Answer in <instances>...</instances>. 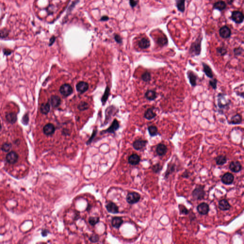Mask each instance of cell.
Masks as SVG:
<instances>
[{
  "instance_id": "4",
  "label": "cell",
  "mask_w": 244,
  "mask_h": 244,
  "mask_svg": "<svg viewBox=\"0 0 244 244\" xmlns=\"http://www.w3.org/2000/svg\"><path fill=\"white\" fill-rule=\"evenodd\" d=\"M141 196L137 192H133L128 193L126 196V201L130 204H134L138 203L140 199Z\"/></svg>"
},
{
  "instance_id": "6",
  "label": "cell",
  "mask_w": 244,
  "mask_h": 244,
  "mask_svg": "<svg viewBox=\"0 0 244 244\" xmlns=\"http://www.w3.org/2000/svg\"><path fill=\"white\" fill-rule=\"evenodd\" d=\"M18 155L14 151L8 152L6 156V161L10 164H15L18 160Z\"/></svg>"
},
{
  "instance_id": "15",
  "label": "cell",
  "mask_w": 244,
  "mask_h": 244,
  "mask_svg": "<svg viewBox=\"0 0 244 244\" xmlns=\"http://www.w3.org/2000/svg\"><path fill=\"white\" fill-rule=\"evenodd\" d=\"M119 127V123L117 120L115 119L113 122L112 125L108 129L105 130L103 131V133H114L116 130L118 129Z\"/></svg>"
},
{
  "instance_id": "53",
  "label": "cell",
  "mask_w": 244,
  "mask_h": 244,
  "mask_svg": "<svg viewBox=\"0 0 244 244\" xmlns=\"http://www.w3.org/2000/svg\"><path fill=\"white\" fill-rule=\"evenodd\" d=\"M55 39L56 38H55V37L54 36H53L51 38H50V41H49V46H52L54 44V43L55 42Z\"/></svg>"
},
{
  "instance_id": "54",
  "label": "cell",
  "mask_w": 244,
  "mask_h": 244,
  "mask_svg": "<svg viewBox=\"0 0 244 244\" xmlns=\"http://www.w3.org/2000/svg\"><path fill=\"white\" fill-rule=\"evenodd\" d=\"M129 2L131 6L133 8L136 6L137 4V1H136V0H129Z\"/></svg>"
},
{
  "instance_id": "10",
  "label": "cell",
  "mask_w": 244,
  "mask_h": 244,
  "mask_svg": "<svg viewBox=\"0 0 244 244\" xmlns=\"http://www.w3.org/2000/svg\"><path fill=\"white\" fill-rule=\"evenodd\" d=\"M76 88L78 92L80 94H83L88 90L89 88V84L86 82L80 81L76 84Z\"/></svg>"
},
{
  "instance_id": "19",
  "label": "cell",
  "mask_w": 244,
  "mask_h": 244,
  "mask_svg": "<svg viewBox=\"0 0 244 244\" xmlns=\"http://www.w3.org/2000/svg\"><path fill=\"white\" fill-rule=\"evenodd\" d=\"M154 110H155L154 107L149 108L147 110L145 113V118L149 121L155 118L156 117V114L154 112Z\"/></svg>"
},
{
  "instance_id": "28",
  "label": "cell",
  "mask_w": 244,
  "mask_h": 244,
  "mask_svg": "<svg viewBox=\"0 0 244 244\" xmlns=\"http://www.w3.org/2000/svg\"><path fill=\"white\" fill-rule=\"evenodd\" d=\"M123 222V220L121 217H114L112 220V225L115 228H119Z\"/></svg>"
},
{
  "instance_id": "47",
  "label": "cell",
  "mask_w": 244,
  "mask_h": 244,
  "mask_svg": "<svg viewBox=\"0 0 244 244\" xmlns=\"http://www.w3.org/2000/svg\"><path fill=\"white\" fill-rule=\"evenodd\" d=\"M99 217H90L89 219V223L92 226H95L99 222Z\"/></svg>"
},
{
  "instance_id": "59",
  "label": "cell",
  "mask_w": 244,
  "mask_h": 244,
  "mask_svg": "<svg viewBox=\"0 0 244 244\" xmlns=\"http://www.w3.org/2000/svg\"><path fill=\"white\" fill-rule=\"evenodd\" d=\"M1 129H2V126H1V122H0V131H1Z\"/></svg>"
},
{
  "instance_id": "32",
  "label": "cell",
  "mask_w": 244,
  "mask_h": 244,
  "mask_svg": "<svg viewBox=\"0 0 244 244\" xmlns=\"http://www.w3.org/2000/svg\"><path fill=\"white\" fill-rule=\"evenodd\" d=\"M176 6L178 11L184 12L185 10V0H176Z\"/></svg>"
},
{
  "instance_id": "22",
  "label": "cell",
  "mask_w": 244,
  "mask_h": 244,
  "mask_svg": "<svg viewBox=\"0 0 244 244\" xmlns=\"http://www.w3.org/2000/svg\"><path fill=\"white\" fill-rule=\"evenodd\" d=\"M219 208L222 211H227L229 210L231 206L228 201L224 199L220 200L219 203Z\"/></svg>"
},
{
  "instance_id": "5",
  "label": "cell",
  "mask_w": 244,
  "mask_h": 244,
  "mask_svg": "<svg viewBox=\"0 0 244 244\" xmlns=\"http://www.w3.org/2000/svg\"><path fill=\"white\" fill-rule=\"evenodd\" d=\"M60 92L64 97H67L72 94L73 89L69 84H65L60 87Z\"/></svg>"
},
{
  "instance_id": "50",
  "label": "cell",
  "mask_w": 244,
  "mask_h": 244,
  "mask_svg": "<svg viewBox=\"0 0 244 244\" xmlns=\"http://www.w3.org/2000/svg\"><path fill=\"white\" fill-rule=\"evenodd\" d=\"M97 130H94L93 131V134H92V135L91 137L90 138H89V140H88V141L87 142L86 144L87 145H89L90 144H91L92 141H93V139L94 138V137L95 136H96V134H97Z\"/></svg>"
},
{
  "instance_id": "12",
  "label": "cell",
  "mask_w": 244,
  "mask_h": 244,
  "mask_svg": "<svg viewBox=\"0 0 244 244\" xmlns=\"http://www.w3.org/2000/svg\"><path fill=\"white\" fill-rule=\"evenodd\" d=\"M220 36L222 38L227 39L229 38L231 34V31L230 28L227 26H223L219 30Z\"/></svg>"
},
{
  "instance_id": "29",
  "label": "cell",
  "mask_w": 244,
  "mask_h": 244,
  "mask_svg": "<svg viewBox=\"0 0 244 244\" xmlns=\"http://www.w3.org/2000/svg\"><path fill=\"white\" fill-rule=\"evenodd\" d=\"M227 7V5L225 1H217L213 4V8L214 9L219 10L220 11H222L225 10Z\"/></svg>"
},
{
  "instance_id": "14",
  "label": "cell",
  "mask_w": 244,
  "mask_h": 244,
  "mask_svg": "<svg viewBox=\"0 0 244 244\" xmlns=\"http://www.w3.org/2000/svg\"><path fill=\"white\" fill-rule=\"evenodd\" d=\"M55 126L52 123H47L43 128L44 133L46 136H51L54 133Z\"/></svg>"
},
{
  "instance_id": "35",
  "label": "cell",
  "mask_w": 244,
  "mask_h": 244,
  "mask_svg": "<svg viewBox=\"0 0 244 244\" xmlns=\"http://www.w3.org/2000/svg\"><path fill=\"white\" fill-rule=\"evenodd\" d=\"M227 161V158H226V156L224 155H219L216 159V164L220 166L224 165L225 163H226Z\"/></svg>"
},
{
  "instance_id": "26",
  "label": "cell",
  "mask_w": 244,
  "mask_h": 244,
  "mask_svg": "<svg viewBox=\"0 0 244 244\" xmlns=\"http://www.w3.org/2000/svg\"><path fill=\"white\" fill-rule=\"evenodd\" d=\"M5 118L9 123L14 124L17 121V115L15 113H8L5 115Z\"/></svg>"
},
{
  "instance_id": "16",
  "label": "cell",
  "mask_w": 244,
  "mask_h": 244,
  "mask_svg": "<svg viewBox=\"0 0 244 244\" xmlns=\"http://www.w3.org/2000/svg\"><path fill=\"white\" fill-rule=\"evenodd\" d=\"M241 164L237 161H232L229 165V168L231 171L234 173H238L241 170Z\"/></svg>"
},
{
  "instance_id": "2",
  "label": "cell",
  "mask_w": 244,
  "mask_h": 244,
  "mask_svg": "<svg viewBox=\"0 0 244 244\" xmlns=\"http://www.w3.org/2000/svg\"><path fill=\"white\" fill-rule=\"evenodd\" d=\"M203 37L199 36L195 41L192 43L189 50L190 55L193 56H199L201 52V42Z\"/></svg>"
},
{
  "instance_id": "34",
  "label": "cell",
  "mask_w": 244,
  "mask_h": 244,
  "mask_svg": "<svg viewBox=\"0 0 244 244\" xmlns=\"http://www.w3.org/2000/svg\"><path fill=\"white\" fill-rule=\"evenodd\" d=\"M148 131L151 137H155L158 135V128L155 126H149V127H148Z\"/></svg>"
},
{
  "instance_id": "23",
  "label": "cell",
  "mask_w": 244,
  "mask_h": 244,
  "mask_svg": "<svg viewBox=\"0 0 244 244\" xmlns=\"http://www.w3.org/2000/svg\"><path fill=\"white\" fill-rule=\"evenodd\" d=\"M138 46L141 49H147L150 46V42L147 38H143L138 42Z\"/></svg>"
},
{
  "instance_id": "24",
  "label": "cell",
  "mask_w": 244,
  "mask_h": 244,
  "mask_svg": "<svg viewBox=\"0 0 244 244\" xmlns=\"http://www.w3.org/2000/svg\"><path fill=\"white\" fill-rule=\"evenodd\" d=\"M145 97L147 100L150 101H154L157 98V93L155 91L148 90L145 92Z\"/></svg>"
},
{
  "instance_id": "41",
  "label": "cell",
  "mask_w": 244,
  "mask_h": 244,
  "mask_svg": "<svg viewBox=\"0 0 244 244\" xmlns=\"http://www.w3.org/2000/svg\"><path fill=\"white\" fill-rule=\"evenodd\" d=\"M12 147V145L11 143H5L1 145V149L4 152H8L10 151V150L11 149Z\"/></svg>"
},
{
  "instance_id": "37",
  "label": "cell",
  "mask_w": 244,
  "mask_h": 244,
  "mask_svg": "<svg viewBox=\"0 0 244 244\" xmlns=\"http://www.w3.org/2000/svg\"><path fill=\"white\" fill-rule=\"evenodd\" d=\"M109 94H110V89H109L108 87H106L104 95H103L101 99L102 103L103 104V105L106 103V101L107 100L108 98Z\"/></svg>"
},
{
  "instance_id": "56",
  "label": "cell",
  "mask_w": 244,
  "mask_h": 244,
  "mask_svg": "<svg viewBox=\"0 0 244 244\" xmlns=\"http://www.w3.org/2000/svg\"><path fill=\"white\" fill-rule=\"evenodd\" d=\"M108 19L109 17H108V16H104L102 17L101 19V21H107L108 20Z\"/></svg>"
},
{
  "instance_id": "55",
  "label": "cell",
  "mask_w": 244,
  "mask_h": 244,
  "mask_svg": "<svg viewBox=\"0 0 244 244\" xmlns=\"http://www.w3.org/2000/svg\"><path fill=\"white\" fill-rule=\"evenodd\" d=\"M189 176H190L189 172L187 171H186L183 174L182 176L184 178H188V177H189Z\"/></svg>"
},
{
  "instance_id": "51",
  "label": "cell",
  "mask_w": 244,
  "mask_h": 244,
  "mask_svg": "<svg viewBox=\"0 0 244 244\" xmlns=\"http://www.w3.org/2000/svg\"><path fill=\"white\" fill-rule=\"evenodd\" d=\"M115 41L118 44H121L122 42V39L120 36L118 34H115Z\"/></svg>"
},
{
  "instance_id": "46",
  "label": "cell",
  "mask_w": 244,
  "mask_h": 244,
  "mask_svg": "<svg viewBox=\"0 0 244 244\" xmlns=\"http://www.w3.org/2000/svg\"><path fill=\"white\" fill-rule=\"evenodd\" d=\"M163 166L160 164H155L152 166V170L155 173H158L162 169Z\"/></svg>"
},
{
  "instance_id": "38",
  "label": "cell",
  "mask_w": 244,
  "mask_h": 244,
  "mask_svg": "<svg viewBox=\"0 0 244 244\" xmlns=\"http://www.w3.org/2000/svg\"><path fill=\"white\" fill-rule=\"evenodd\" d=\"M141 78L143 81L145 82H149L151 80V73L148 71H146L142 75Z\"/></svg>"
},
{
  "instance_id": "52",
  "label": "cell",
  "mask_w": 244,
  "mask_h": 244,
  "mask_svg": "<svg viewBox=\"0 0 244 244\" xmlns=\"http://www.w3.org/2000/svg\"><path fill=\"white\" fill-rule=\"evenodd\" d=\"M12 51L9 49H4L3 50V53L5 55H9L12 53Z\"/></svg>"
},
{
  "instance_id": "9",
  "label": "cell",
  "mask_w": 244,
  "mask_h": 244,
  "mask_svg": "<svg viewBox=\"0 0 244 244\" xmlns=\"http://www.w3.org/2000/svg\"><path fill=\"white\" fill-rule=\"evenodd\" d=\"M234 180V176L230 173H227L221 178L222 183L227 185L232 184Z\"/></svg>"
},
{
  "instance_id": "44",
  "label": "cell",
  "mask_w": 244,
  "mask_h": 244,
  "mask_svg": "<svg viewBox=\"0 0 244 244\" xmlns=\"http://www.w3.org/2000/svg\"><path fill=\"white\" fill-rule=\"evenodd\" d=\"M233 52H234V55L235 56H240L243 54L244 49H243V48L238 47L235 48L233 50Z\"/></svg>"
},
{
  "instance_id": "1",
  "label": "cell",
  "mask_w": 244,
  "mask_h": 244,
  "mask_svg": "<svg viewBox=\"0 0 244 244\" xmlns=\"http://www.w3.org/2000/svg\"><path fill=\"white\" fill-rule=\"evenodd\" d=\"M226 95L223 93H219L217 95V106L220 114H224V110L229 108L231 104V100L226 97Z\"/></svg>"
},
{
  "instance_id": "27",
  "label": "cell",
  "mask_w": 244,
  "mask_h": 244,
  "mask_svg": "<svg viewBox=\"0 0 244 244\" xmlns=\"http://www.w3.org/2000/svg\"><path fill=\"white\" fill-rule=\"evenodd\" d=\"M140 161V156L136 154H132L128 158V162L131 165H137L139 164Z\"/></svg>"
},
{
  "instance_id": "42",
  "label": "cell",
  "mask_w": 244,
  "mask_h": 244,
  "mask_svg": "<svg viewBox=\"0 0 244 244\" xmlns=\"http://www.w3.org/2000/svg\"><path fill=\"white\" fill-rule=\"evenodd\" d=\"M10 33V30L7 28H3L0 30V39H4L7 37Z\"/></svg>"
},
{
  "instance_id": "40",
  "label": "cell",
  "mask_w": 244,
  "mask_h": 244,
  "mask_svg": "<svg viewBox=\"0 0 244 244\" xmlns=\"http://www.w3.org/2000/svg\"><path fill=\"white\" fill-rule=\"evenodd\" d=\"M78 109L81 111H85L89 108V104L86 102L82 101L77 106Z\"/></svg>"
},
{
  "instance_id": "8",
  "label": "cell",
  "mask_w": 244,
  "mask_h": 244,
  "mask_svg": "<svg viewBox=\"0 0 244 244\" xmlns=\"http://www.w3.org/2000/svg\"><path fill=\"white\" fill-rule=\"evenodd\" d=\"M187 76L189 80V83L192 87H195L197 86V81L198 76L192 70H188L187 72Z\"/></svg>"
},
{
  "instance_id": "57",
  "label": "cell",
  "mask_w": 244,
  "mask_h": 244,
  "mask_svg": "<svg viewBox=\"0 0 244 244\" xmlns=\"http://www.w3.org/2000/svg\"><path fill=\"white\" fill-rule=\"evenodd\" d=\"M47 234L48 231L46 230H44L43 231V232H42V234H43V236H47Z\"/></svg>"
},
{
  "instance_id": "11",
  "label": "cell",
  "mask_w": 244,
  "mask_h": 244,
  "mask_svg": "<svg viewBox=\"0 0 244 244\" xmlns=\"http://www.w3.org/2000/svg\"><path fill=\"white\" fill-rule=\"evenodd\" d=\"M197 210L201 215H206L209 211V206L207 203H202L197 206Z\"/></svg>"
},
{
  "instance_id": "58",
  "label": "cell",
  "mask_w": 244,
  "mask_h": 244,
  "mask_svg": "<svg viewBox=\"0 0 244 244\" xmlns=\"http://www.w3.org/2000/svg\"><path fill=\"white\" fill-rule=\"evenodd\" d=\"M227 1L229 4H231L233 3V1H234V0H227Z\"/></svg>"
},
{
  "instance_id": "17",
  "label": "cell",
  "mask_w": 244,
  "mask_h": 244,
  "mask_svg": "<svg viewBox=\"0 0 244 244\" xmlns=\"http://www.w3.org/2000/svg\"><path fill=\"white\" fill-rule=\"evenodd\" d=\"M203 67V72L205 73L206 76L209 78H213V74L212 70L209 65L204 62H202Z\"/></svg>"
},
{
  "instance_id": "7",
  "label": "cell",
  "mask_w": 244,
  "mask_h": 244,
  "mask_svg": "<svg viewBox=\"0 0 244 244\" xmlns=\"http://www.w3.org/2000/svg\"><path fill=\"white\" fill-rule=\"evenodd\" d=\"M231 19L234 22L240 24L243 22L244 15L243 13L238 11H235L232 12Z\"/></svg>"
},
{
  "instance_id": "31",
  "label": "cell",
  "mask_w": 244,
  "mask_h": 244,
  "mask_svg": "<svg viewBox=\"0 0 244 244\" xmlns=\"http://www.w3.org/2000/svg\"><path fill=\"white\" fill-rule=\"evenodd\" d=\"M50 104L49 102L46 103H43L40 107L41 112L44 115H47L50 112Z\"/></svg>"
},
{
  "instance_id": "25",
  "label": "cell",
  "mask_w": 244,
  "mask_h": 244,
  "mask_svg": "<svg viewBox=\"0 0 244 244\" xmlns=\"http://www.w3.org/2000/svg\"><path fill=\"white\" fill-rule=\"evenodd\" d=\"M50 103L52 106L54 108H57L60 105L61 99L60 97L57 95H54L52 96L50 99Z\"/></svg>"
},
{
  "instance_id": "43",
  "label": "cell",
  "mask_w": 244,
  "mask_h": 244,
  "mask_svg": "<svg viewBox=\"0 0 244 244\" xmlns=\"http://www.w3.org/2000/svg\"><path fill=\"white\" fill-rule=\"evenodd\" d=\"M178 208L179 209L180 213L183 215H187L189 213V210L186 208V206L182 205H179Z\"/></svg>"
},
{
  "instance_id": "49",
  "label": "cell",
  "mask_w": 244,
  "mask_h": 244,
  "mask_svg": "<svg viewBox=\"0 0 244 244\" xmlns=\"http://www.w3.org/2000/svg\"><path fill=\"white\" fill-rule=\"evenodd\" d=\"M99 239V237L98 235H92V236L90 237V240L92 242L95 243V242H97L98 241Z\"/></svg>"
},
{
  "instance_id": "18",
  "label": "cell",
  "mask_w": 244,
  "mask_h": 244,
  "mask_svg": "<svg viewBox=\"0 0 244 244\" xmlns=\"http://www.w3.org/2000/svg\"><path fill=\"white\" fill-rule=\"evenodd\" d=\"M156 152L159 156L165 155L167 152V147L163 144H159L156 147Z\"/></svg>"
},
{
  "instance_id": "21",
  "label": "cell",
  "mask_w": 244,
  "mask_h": 244,
  "mask_svg": "<svg viewBox=\"0 0 244 244\" xmlns=\"http://www.w3.org/2000/svg\"><path fill=\"white\" fill-rule=\"evenodd\" d=\"M106 208L110 213H117L119 212L118 208L114 203L111 202L108 203L106 205Z\"/></svg>"
},
{
  "instance_id": "45",
  "label": "cell",
  "mask_w": 244,
  "mask_h": 244,
  "mask_svg": "<svg viewBox=\"0 0 244 244\" xmlns=\"http://www.w3.org/2000/svg\"><path fill=\"white\" fill-rule=\"evenodd\" d=\"M217 80L216 78H212V79L209 81V84L213 90L217 89Z\"/></svg>"
},
{
  "instance_id": "39",
  "label": "cell",
  "mask_w": 244,
  "mask_h": 244,
  "mask_svg": "<svg viewBox=\"0 0 244 244\" xmlns=\"http://www.w3.org/2000/svg\"><path fill=\"white\" fill-rule=\"evenodd\" d=\"M216 51L217 54L221 56H225L227 53V49L224 46L217 47Z\"/></svg>"
},
{
  "instance_id": "3",
  "label": "cell",
  "mask_w": 244,
  "mask_h": 244,
  "mask_svg": "<svg viewBox=\"0 0 244 244\" xmlns=\"http://www.w3.org/2000/svg\"><path fill=\"white\" fill-rule=\"evenodd\" d=\"M205 195V191L204 190V186H198L192 192V197L195 200H201L204 198Z\"/></svg>"
},
{
  "instance_id": "30",
  "label": "cell",
  "mask_w": 244,
  "mask_h": 244,
  "mask_svg": "<svg viewBox=\"0 0 244 244\" xmlns=\"http://www.w3.org/2000/svg\"><path fill=\"white\" fill-rule=\"evenodd\" d=\"M116 110V108L114 107V106H109V107L106 109V111H105V114H106V119H105V121H107L106 123H107L109 120L111 118V115H113V113L115 112V110Z\"/></svg>"
},
{
  "instance_id": "48",
  "label": "cell",
  "mask_w": 244,
  "mask_h": 244,
  "mask_svg": "<svg viewBox=\"0 0 244 244\" xmlns=\"http://www.w3.org/2000/svg\"><path fill=\"white\" fill-rule=\"evenodd\" d=\"M29 121V115L28 114H25L23 117L22 119V122L24 125H28V123Z\"/></svg>"
},
{
  "instance_id": "20",
  "label": "cell",
  "mask_w": 244,
  "mask_h": 244,
  "mask_svg": "<svg viewBox=\"0 0 244 244\" xmlns=\"http://www.w3.org/2000/svg\"><path fill=\"white\" fill-rule=\"evenodd\" d=\"M242 122V115L240 114H236V115H233L230 121L228 122V123L229 125H239L241 124Z\"/></svg>"
},
{
  "instance_id": "33",
  "label": "cell",
  "mask_w": 244,
  "mask_h": 244,
  "mask_svg": "<svg viewBox=\"0 0 244 244\" xmlns=\"http://www.w3.org/2000/svg\"><path fill=\"white\" fill-rule=\"evenodd\" d=\"M175 166H176V165L173 163H172V164L170 163L168 164V166H167V170H166V172L165 174V177L166 179L173 172L175 171Z\"/></svg>"
},
{
  "instance_id": "36",
  "label": "cell",
  "mask_w": 244,
  "mask_h": 244,
  "mask_svg": "<svg viewBox=\"0 0 244 244\" xmlns=\"http://www.w3.org/2000/svg\"><path fill=\"white\" fill-rule=\"evenodd\" d=\"M157 43L160 46H165L166 45H167V44H168V40H167L166 37V36H164L159 37L158 39Z\"/></svg>"
},
{
  "instance_id": "13",
  "label": "cell",
  "mask_w": 244,
  "mask_h": 244,
  "mask_svg": "<svg viewBox=\"0 0 244 244\" xmlns=\"http://www.w3.org/2000/svg\"><path fill=\"white\" fill-rule=\"evenodd\" d=\"M147 143V140H145L142 139H137L134 141L133 144V146L136 150H141L146 146Z\"/></svg>"
}]
</instances>
